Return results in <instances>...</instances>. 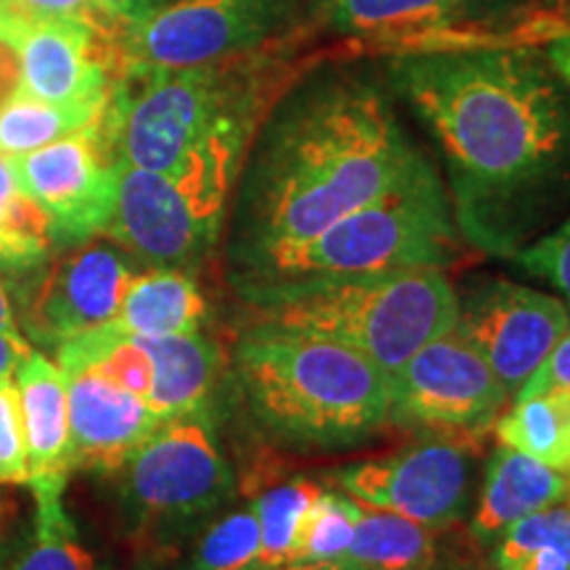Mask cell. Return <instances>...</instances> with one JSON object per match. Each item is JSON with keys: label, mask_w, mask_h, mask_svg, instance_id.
Wrapping results in <instances>:
<instances>
[{"label": "cell", "mask_w": 570, "mask_h": 570, "mask_svg": "<svg viewBox=\"0 0 570 570\" xmlns=\"http://www.w3.org/2000/svg\"><path fill=\"white\" fill-rule=\"evenodd\" d=\"M238 370L256 417L288 444H354L391 420V373L333 341L259 325Z\"/></svg>", "instance_id": "obj_4"}, {"label": "cell", "mask_w": 570, "mask_h": 570, "mask_svg": "<svg viewBox=\"0 0 570 570\" xmlns=\"http://www.w3.org/2000/svg\"><path fill=\"white\" fill-rule=\"evenodd\" d=\"M525 273L544 277L570 302V217L515 254Z\"/></svg>", "instance_id": "obj_31"}, {"label": "cell", "mask_w": 570, "mask_h": 570, "mask_svg": "<svg viewBox=\"0 0 570 570\" xmlns=\"http://www.w3.org/2000/svg\"><path fill=\"white\" fill-rule=\"evenodd\" d=\"M173 0H98L101 11L114 21H119L122 27H130L135 21L151 17L154 11L164 9Z\"/></svg>", "instance_id": "obj_34"}, {"label": "cell", "mask_w": 570, "mask_h": 570, "mask_svg": "<svg viewBox=\"0 0 570 570\" xmlns=\"http://www.w3.org/2000/svg\"><path fill=\"white\" fill-rule=\"evenodd\" d=\"M30 481L24 415L13 375L0 381V483Z\"/></svg>", "instance_id": "obj_30"}, {"label": "cell", "mask_w": 570, "mask_h": 570, "mask_svg": "<svg viewBox=\"0 0 570 570\" xmlns=\"http://www.w3.org/2000/svg\"><path fill=\"white\" fill-rule=\"evenodd\" d=\"M294 42L206 67L122 77L109 104L117 156L225 206L269 106L304 71L291 56Z\"/></svg>", "instance_id": "obj_3"}, {"label": "cell", "mask_w": 570, "mask_h": 570, "mask_svg": "<svg viewBox=\"0 0 570 570\" xmlns=\"http://www.w3.org/2000/svg\"><path fill=\"white\" fill-rule=\"evenodd\" d=\"M460 230L436 169L417 173L302 246L262 256L240 273L246 294L302 288L346 277L444 269L458 259Z\"/></svg>", "instance_id": "obj_5"}, {"label": "cell", "mask_w": 570, "mask_h": 570, "mask_svg": "<svg viewBox=\"0 0 570 570\" xmlns=\"http://www.w3.org/2000/svg\"><path fill=\"white\" fill-rule=\"evenodd\" d=\"M132 277V267L119 248L82 244L42 275L27 309L32 338L59 346L92 327L114 323Z\"/></svg>", "instance_id": "obj_16"}, {"label": "cell", "mask_w": 570, "mask_h": 570, "mask_svg": "<svg viewBox=\"0 0 570 570\" xmlns=\"http://www.w3.org/2000/svg\"><path fill=\"white\" fill-rule=\"evenodd\" d=\"M206 298L194 277L177 267H154L127 285L117 323L135 336H180L198 333Z\"/></svg>", "instance_id": "obj_21"}, {"label": "cell", "mask_w": 570, "mask_h": 570, "mask_svg": "<svg viewBox=\"0 0 570 570\" xmlns=\"http://www.w3.org/2000/svg\"><path fill=\"white\" fill-rule=\"evenodd\" d=\"M267 327L325 338L396 373L458 323L460 296L444 269H399L252 296Z\"/></svg>", "instance_id": "obj_6"}, {"label": "cell", "mask_w": 570, "mask_h": 570, "mask_svg": "<svg viewBox=\"0 0 570 570\" xmlns=\"http://www.w3.org/2000/svg\"><path fill=\"white\" fill-rule=\"evenodd\" d=\"M386 80L436 140L468 244L515 259L570 209V85L544 48L391 56Z\"/></svg>", "instance_id": "obj_1"}, {"label": "cell", "mask_w": 570, "mask_h": 570, "mask_svg": "<svg viewBox=\"0 0 570 570\" xmlns=\"http://www.w3.org/2000/svg\"><path fill=\"white\" fill-rule=\"evenodd\" d=\"M570 494V473L499 444L491 454L470 533L481 544L494 539L518 520L550 508Z\"/></svg>", "instance_id": "obj_18"}, {"label": "cell", "mask_w": 570, "mask_h": 570, "mask_svg": "<svg viewBox=\"0 0 570 570\" xmlns=\"http://www.w3.org/2000/svg\"><path fill=\"white\" fill-rule=\"evenodd\" d=\"M3 13V11H0ZM17 42L19 92L46 104H106L122 80L125 27L80 19L21 21L3 13Z\"/></svg>", "instance_id": "obj_14"}, {"label": "cell", "mask_w": 570, "mask_h": 570, "mask_svg": "<svg viewBox=\"0 0 570 570\" xmlns=\"http://www.w3.org/2000/svg\"><path fill=\"white\" fill-rule=\"evenodd\" d=\"M560 402L562 423H566V439H568V454H570V391H562V394H554Z\"/></svg>", "instance_id": "obj_39"}, {"label": "cell", "mask_w": 570, "mask_h": 570, "mask_svg": "<svg viewBox=\"0 0 570 570\" xmlns=\"http://www.w3.org/2000/svg\"><path fill=\"white\" fill-rule=\"evenodd\" d=\"M135 336V333H132ZM154 365V381L146 404L156 417L173 420L196 415L214 389L223 356L202 333L180 336H135Z\"/></svg>", "instance_id": "obj_20"}, {"label": "cell", "mask_w": 570, "mask_h": 570, "mask_svg": "<svg viewBox=\"0 0 570 570\" xmlns=\"http://www.w3.org/2000/svg\"><path fill=\"white\" fill-rule=\"evenodd\" d=\"M63 479L67 475L30 481L35 491V537L13 570H98L63 510Z\"/></svg>", "instance_id": "obj_24"}, {"label": "cell", "mask_w": 570, "mask_h": 570, "mask_svg": "<svg viewBox=\"0 0 570 570\" xmlns=\"http://www.w3.org/2000/svg\"><path fill=\"white\" fill-rule=\"evenodd\" d=\"M309 21L352 53L544 48L570 27L568 0H315Z\"/></svg>", "instance_id": "obj_7"}, {"label": "cell", "mask_w": 570, "mask_h": 570, "mask_svg": "<svg viewBox=\"0 0 570 570\" xmlns=\"http://www.w3.org/2000/svg\"><path fill=\"white\" fill-rule=\"evenodd\" d=\"M425 161L375 75L344 61L312 63L269 106L240 167V269L317 238Z\"/></svg>", "instance_id": "obj_2"}, {"label": "cell", "mask_w": 570, "mask_h": 570, "mask_svg": "<svg viewBox=\"0 0 570 570\" xmlns=\"http://www.w3.org/2000/svg\"><path fill=\"white\" fill-rule=\"evenodd\" d=\"M344 560L362 570H433L439 566V529L360 504Z\"/></svg>", "instance_id": "obj_22"}, {"label": "cell", "mask_w": 570, "mask_h": 570, "mask_svg": "<svg viewBox=\"0 0 570 570\" xmlns=\"http://www.w3.org/2000/svg\"><path fill=\"white\" fill-rule=\"evenodd\" d=\"M0 11L21 21L80 19L98 27H122L106 17L98 0H0Z\"/></svg>", "instance_id": "obj_32"}, {"label": "cell", "mask_w": 570, "mask_h": 570, "mask_svg": "<svg viewBox=\"0 0 570 570\" xmlns=\"http://www.w3.org/2000/svg\"><path fill=\"white\" fill-rule=\"evenodd\" d=\"M562 391H570V327L552 346V352L544 356V362L529 377V383L518 391L515 399L562 394Z\"/></svg>", "instance_id": "obj_33"}, {"label": "cell", "mask_w": 570, "mask_h": 570, "mask_svg": "<svg viewBox=\"0 0 570 570\" xmlns=\"http://www.w3.org/2000/svg\"><path fill=\"white\" fill-rule=\"evenodd\" d=\"M27 354H30V346L17 331H0V381L13 375Z\"/></svg>", "instance_id": "obj_35"}, {"label": "cell", "mask_w": 570, "mask_h": 570, "mask_svg": "<svg viewBox=\"0 0 570 570\" xmlns=\"http://www.w3.org/2000/svg\"><path fill=\"white\" fill-rule=\"evenodd\" d=\"M320 494L317 483L309 479H294L277 483L265 494L254 499V512L262 531V562L259 570L285 566L294 550L296 533L302 529V520Z\"/></svg>", "instance_id": "obj_27"}, {"label": "cell", "mask_w": 570, "mask_h": 570, "mask_svg": "<svg viewBox=\"0 0 570 570\" xmlns=\"http://www.w3.org/2000/svg\"><path fill=\"white\" fill-rule=\"evenodd\" d=\"M394 423L475 433L491 425L508 402V391L483 356L449 331L391 373Z\"/></svg>", "instance_id": "obj_13"}, {"label": "cell", "mask_w": 570, "mask_h": 570, "mask_svg": "<svg viewBox=\"0 0 570 570\" xmlns=\"http://www.w3.org/2000/svg\"><path fill=\"white\" fill-rule=\"evenodd\" d=\"M24 415L30 481L69 473V394L56 362L30 352L13 370Z\"/></svg>", "instance_id": "obj_19"}, {"label": "cell", "mask_w": 570, "mask_h": 570, "mask_svg": "<svg viewBox=\"0 0 570 570\" xmlns=\"http://www.w3.org/2000/svg\"><path fill=\"white\" fill-rule=\"evenodd\" d=\"M11 167L19 188L48 214L51 240L77 246L106 235L117 202L119 167L109 111L88 130L11 156Z\"/></svg>", "instance_id": "obj_10"}, {"label": "cell", "mask_w": 570, "mask_h": 570, "mask_svg": "<svg viewBox=\"0 0 570 570\" xmlns=\"http://www.w3.org/2000/svg\"><path fill=\"white\" fill-rule=\"evenodd\" d=\"M0 331H17V325H13V315H11V302H9V294H6L3 283H0Z\"/></svg>", "instance_id": "obj_38"}, {"label": "cell", "mask_w": 570, "mask_h": 570, "mask_svg": "<svg viewBox=\"0 0 570 570\" xmlns=\"http://www.w3.org/2000/svg\"><path fill=\"white\" fill-rule=\"evenodd\" d=\"M262 531L254 508H240L209 525L190 570H259Z\"/></svg>", "instance_id": "obj_29"}, {"label": "cell", "mask_w": 570, "mask_h": 570, "mask_svg": "<svg viewBox=\"0 0 570 570\" xmlns=\"http://www.w3.org/2000/svg\"><path fill=\"white\" fill-rule=\"evenodd\" d=\"M142 570H151V568H142Z\"/></svg>", "instance_id": "obj_40"}, {"label": "cell", "mask_w": 570, "mask_h": 570, "mask_svg": "<svg viewBox=\"0 0 570 570\" xmlns=\"http://www.w3.org/2000/svg\"><path fill=\"white\" fill-rule=\"evenodd\" d=\"M494 570H570V494L499 533Z\"/></svg>", "instance_id": "obj_25"}, {"label": "cell", "mask_w": 570, "mask_h": 570, "mask_svg": "<svg viewBox=\"0 0 570 570\" xmlns=\"http://www.w3.org/2000/svg\"><path fill=\"white\" fill-rule=\"evenodd\" d=\"M225 206L173 177L119 159L106 235L154 267H185L217 238Z\"/></svg>", "instance_id": "obj_12"}, {"label": "cell", "mask_w": 570, "mask_h": 570, "mask_svg": "<svg viewBox=\"0 0 570 570\" xmlns=\"http://www.w3.org/2000/svg\"><path fill=\"white\" fill-rule=\"evenodd\" d=\"M233 473L202 417L164 420L125 465L127 508L151 531H177L230 497Z\"/></svg>", "instance_id": "obj_9"}, {"label": "cell", "mask_w": 570, "mask_h": 570, "mask_svg": "<svg viewBox=\"0 0 570 570\" xmlns=\"http://www.w3.org/2000/svg\"><path fill=\"white\" fill-rule=\"evenodd\" d=\"M269 570H362V568L348 560H331V562H285V566H277Z\"/></svg>", "instance_id": "obj_37"}, {"label": "cell", "mask_w": 570, "mask_h": 570, "mask_svg": "<svg viewBox=\"0 0 570 570\" xmlns=\"http://www.w3.org/2000/svg\"><path fill=\"white\" fill-rule=\"evenodd\" d=\"M360 502L344 491H323L309 504L296 533L288 562H331L344 560L354 539Z\"/></svg>", "instance_id": "obj_28"}, {"label": "cell", "mask_w": 570, "mask_h": 570, "mask_svg": "<svg viewBox=\"0 0 570 570\" xmlns=\"http://www.w3.org/2000/svg\"><path fill=\"white\" fill-rule=\"evenodd\" d=\"M346 497L365 508L396 512L444 531L465 518L475 487V446L470 441H425L391 458L362 460L336 470Z\"/></svg>", "instance_id": "obj_11"}, {"label": "cell", "mask_w": 570, "mask_h": 570, "mask_svg": "<svg viewBox=\"0 0 570 570\" xmlns=\"http://www.w3.org/2000/svg\"><path fill=\"white\" fill-rule=\"evenodd\" d=\"M544 53H547V59H550L552 67L558 69V75L562 77V80L570 85V27L560 35V38L547 42Z\"/></svg>", "instance_id": "obj_36"}, {"label": "cell", "mask_w": 570, "mask_h": 570, "mask_svg": "<svg viewBox=\"0 0 570 570\" xmlns=\"http://www.w3.org/2000/svg\"><path fill=\"white\" fill-rule=\"evenodd\" d=\"M306 0H173L125 27L122 77L188 69L259 53L302 38Z\"/></svg>", "instance_id": "obj_8"}, {"label": "cell", "mask_w": 570, "mask_h": 570, "mask_svg": "<svg viewBox=\"0 0 570 570\" xmlns=\"http://www.w3.org/2000/svg\"><path fill=\"white\" fill-rule=\"evenodd\" d=\"M109 101L61 106L38 101V98L17 90L9 101L0 106V154H30L48 146V142L67 138V135L88 130L106 117Z\"/></svg>", "instance_id": "obj_23"}, {"label": "cell", "mask_w": 570, "mask_h": 570, "mask_svg": "<svg viewBox=\"0 0 570 570\" xmlns=\"http://www.w3.org/2000/svg\"><path fill=\"white\" fill-rule=\"evenodd\" d=\"M568 327L570 309L560 298L491 281L460 298L452 331L483 356L508 396H518Z\"/></svg>", "instance_id": "obj_15"}, {"label": "cell", "mask_w": 570, "mask_h": 570, "mask_svg": "<svg viewBox=\"0 0 570 570\" xmlns=\"http://www.w3.org/2000/svg\"><path fill=\"white\" fill-rule=\"evenodd\" d=\"M499 444L570 473V454L560 402L554 394L515 399L512 410L497 420Z\"/></svg>", "instance_id": "obj_26"}, {"label": "cell", "mask_w": 570, "mask_h": 570, "mask_svg": "<svg viewBox=\"0 0 570 570\" xmlns=\"http://www.w3.org/2000/svg\"><path fill=\"white\" fill-rule=\"evenodd\" d=\"M69 394V468L98 473L122 470L161 420L135 396L98 373L67 375Z\"/></svg>", "instance_id": "obj_17"}]
</instances>
